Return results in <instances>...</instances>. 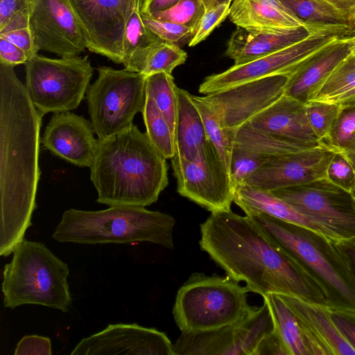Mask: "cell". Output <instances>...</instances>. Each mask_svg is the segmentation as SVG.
<instances>
[{"instance_id": "obj_1", "label": "cell", "mask_w": 355, "mask_h": 355, "mask_svg": "<svg viewBox=\"0 0 355 355\" xmlns=\"http://www.w3.org/2000/svg\"><path fill=\"white\" fill-rule=\"evenodd\" d=\"M202 250L250 292L293 295L336 309L323 282L302 262L270 239L248 216L211 213L200 224Z\"/></svg>"}, {"instance_id": "obj_2", "label": "cell", "mask_w": 355, "mask_h": 355, "mask_svg": "<svg viewBox=\"0 0 355 355\" xmlns=\"http://www.w3.org/2000/svg\"><path fill=\"white\" fill-rule=\"evenodd\" d=\"M44 115L14 67L0 63V255L24 239L36 208Z\"/></svg>"}, {"instance_id": "obj_3", "label": "cell", "mask_w": 355, "mask_h": 355, "mask_svg": "<svg viewBox=\"0 0 355 355\" xmlns=\"http://www.w3.org/2000/svg\"><path fill=\"white\" fill-rule=\"evenodd\" d=\"M89 168L96 202L109 207L149 206L168 184L166 159L134 124L98 139Z\"/></svg>"}, {"instance_id": "obj_4", "label": "cell", "mask_w": 355, "mask_h": 355, "mask_svg": "<svg viewBox=\"0 0 355 355\" xmlns=\"http://www.w3.org/2000/svg\"><path fill=\"white\" fill-rule=\"evenodd\" d=\"M175 220L171 215L145 207L117 205L100 211H65L52 236L60 243L78 244L150 242L174 248Z\"/></svg>"}, {"instance_id": "obj_5", "label": "cell", "mask_w": 355, "mask_h": 355, "mask_svg": "<svg viewBox=\"0 0 355 355\" xmlns=\"http://www.w3.org/2000/svg\"><path fill=\"white\" fill-rule=\"evenodd\" d=\"M248 216L323 282L334 297L336 310L355 318V270L341 243L264 214Z\"/></svg>"}, {"instance_id": "obj_6", "label": "cell", "mask_w": 355, "mask_h": 355, "mask_svg": "<svg viewBox=\"0 0 355 355\" xmlns=\"http://www.w3.org/2000/svg\"><path fill=\"white\" fill-rule=\"evenodd\" d=\"M12 253L3 271L4 306L36 304L67 312L72 304L67 264L36 241L24 239Z\"/></svg>"}, {"instance_id": "obj_7", "label": "cell", "mask_w": 355, "mask_h": 355, "mask_svg": "<svg viewBox=\"0 0 355 355\" xmlns=\"http://www.w3.org/2000/svg\"><path fill=\"white\" fill-rule=\"evenodd\" d=\"M230 276L194 272L179 288L173 315L182 332L216 329L234 323L254 306L248 302L246 286Z\"/></svg>"}, {"instance_id": "obj_8", "label": "cell", "mask_w": 355, "mask_h": 355, "mask_svg": "<svg viewBox=\"0 0 355 355\" xmlns=\"http://www.w3.org/2000/svg\"><path fill=\"white\" fill-rule=\"evenodd\" d=\"M25 66L26 89L43 115L76 109L94 73L88 55L51 58L36 53Z\"/></svg>"}, {"instance_id": "obj_9", "label": "cell", "mask_w": 355, "mask_h": 355, "mask_svg": "<svg viewBox=\"0 0 355 355\" xmlns=\"http://www.w3.org/2000/svg\"><path fill=\"white\" fill-rule=\"evenodd\" d=\"M86 94L91 122L103 139L130 127L145 106L146 78L142 73L101 66Z\"/></svg>"}, {"instance_id": "obj_10", "label": "cell", "mask_w": 355, "mask_h": 355, "mask_svg": "<svg viewBox=\"0 0 355 355\" xmlns=\"http://www.w3.org/2000/svg\"><path fill=\"white\" fill-rule=\"evenodd\" d=\"M349 34V27L345 24L315 29L304 39L279 51L243 64H234L223 72L206 77L198 91L207 95L271 76H289L308 56L337 38Z\"/></svg>"}, {"instance_id": "obj_11", "label": "cell", "mask_w": 355, "mask_h": 355, "mask_svg": "<svg viewBox=\"0 0 355 355\" xmlns=\"http://www.w3.org/2000/svg\"><path fill=\"white\" fill-rule=\"evenodd\" d=\"M171 160L180 195L211 213L231 210L234 189L230 173L208 139L192 160L177 156Z\"/></svg>"}, {"instance_id": "obj_12", "label": "cell", "mask_w": 355, "mask_h": 355, "mask_svg": "<svg viewBox=\"0 0 355 355\" xmlns=\"http://www.w3.org/2000/svg\"><path fill=\"white\" fill-rule=\"evenodd\" d=\"M267 302L241 320L205 331L184 333L173 344L175 355H254L261 340L275 331Z\"/></svg>"}, {"instance_id": "obj_13", "label": "cell", "mask_w": 355, "mask_h": 355, "mask_svg": "<svg viewBox=\"0 0 355 355\" xmlns=\"http://www.w3.org/2000/svg\"><path fill=\"white\" fill-rule=\"evenodd\" d=\"M272 191L341 241L355 239V196L323 178Z\"/></svg>"}, {"instance_id": "obj_14", "label": "cell", "mask_w": 355, "mask_h": 355, "mask_svg": "<svg viewBox=\"0 0 355 355\" xmlns=\"http://www.w3.org/2000/svg\"><path fill=\"white\" fill-rule=\"evenodd\" d=\"M85 34L87 49L123 62V40L130 16L144 0H69Z\"/></svg>"}, {"instance_id": "obj_15", "label": "cell", "mask_w": 355, "mask_h": 355, "mask_svg": "<svg viewBox=\"0 0 355 355\" xmlns=\"http://www.w3.org/2000/svg\"><path fill=\"white\" fill-rule=\"evenodd\" d=\"M28 25L36 51L60 58L87 49L84 32L69 0H28Z\"/></svg>"}, {"instance_id": "obj_16", "label": "cell", "mask_w": 355, "mask_h": 355, "mask_svg": "<svg viewBox=\"0 0 355 355\" xmlns=\"http://www.w3.org/2000/svg\"><path fill=\"white\" fill-rule=\"evenodd\" d=\"M288 76H271L209 94L203 98L217 113L222 126L236 133L284 94Z\"/></svg>"}, {"instance_id": "obj_17", "label": "cell", "mask_w": 355, "mask_h": 355, "mask_svg": "<svg viewBox=\"0 0 355 355\" xmlns=\"http://www.w3.org/2000/svg\"><path fill=\"white\" fill-rule=\"evenodd\" d=\"M336 151L324 144L271 157L243 182L268 191L327 178Z\"/></svg>"}, {"instance_id": "obj_18", "label": "cell", "mask_w": 355, "mask_h": 355, "mask_svg": "<svg viewBox=\"0 0 355 355\" xmlns=\"http://www.w3.org/2000/svg\"><path fill=\"white\" fill-rule=\"evenodd\" d=\"M71 354L175 355V352L165 333L137 323H116L83 338Z\"/></svg>"}, {"instance_id": "obj_19", "label": "cell", "mask_w": 355, "mask_h": 355, "mask_svg": "<svg viewBox=\"0 0 355 355\" xmlns=\"http://www.w3.org/2000/svg\"><path fill=\"white\" fill-rule=\"evenodd\" d=\"M91 121L70 112L54 113L41 143L53 155L80 167H90L98 139Z\"/></svg>"}, {"instance_id": "obj_20", "label": "cell", "mask_w": 355, "mask_h": 355, "mask_svg": "<svg viewBox=\"0 0 355 355\" xmlns=\"http://www.w3.org/2000/svg\"><path fill=\"white\" fill-rule=\"evenodd\" d=\"M311 148L313 147L256 130L245 123L236 132L232 152L229 173L234 190L271 157Z\"/></svg>"}, {"instance_id": "obj_21", "label": "cell", "mask_w": 355, "mask_h": 355, "mask_svg": "<svg viewBox=\"0 0 355 355\" xmlns=\"http://www.w3.org/2000/svg\"><path fill=\"white\" fill-rule=\"evenodd\" d=\"M298 318L309 355H355L331 318L333 309L293 295H280Z\"/></svg>"}, {"instance_id": "obj_22", "label": "cell", "mask_w": 355, "mask_h": 355, "mask_svg": "<svg viewBox=\"0 0 355 355\" xmlns=\"http://www.w3.org/2000/svg\"><path fill=\"white\" fill-rule=\"evenodd\" d=\"M348 35L337 38L305 58L288 76L284 94L305 104L315 97L336 67L351 54Z\"/></svg>"}, {"instance_id": "obj_23", "label": "cell", "mask_w": 355, "mask_h": 355, "mask_svg": "<svg viewBox=\"0 0 355 355\" xmlns=\"http://www.w3.org/2000/svg\"><path fill=\"white\" fill-rule=\"evenodd\" d=\"M248 123L256 130L310 147L324 144L309 123L305 104L285 94L254 116Z\"/></svg>"}, {"instance_id": "obj_24", "label": "cell", "mask_w": 355, "mask_h": 355, "mask_svg": "<svg viewBox=\"0 0 355 355\" xmlns=\"http://www.w3.org/2000/svg\"><path fill=\"white\" fill-rule=\"evenodd\" d=\"M319 28L322 27L304 26L284 31L269 32L238 27L227 42L225 55L234 60V65L243 64L291 46Z\"/></svg>"}, {"instance_id": "obj_25", "label": "cell", "mask_w": 355, "mask_h": 355, "mask_svg": "<svg viewBox=\"0 0 355 355\" xmlns=\"http://www.w3.org/2000/svg\"><path fill=\"white\" fill-rule=\"evenodd\" d=\"M234 202L247 216L264 214L309 229L336 242L342 243L329 229L300 212L270 191L243 182L238 184L234 190Z\"/></svg>"}, {"instance_id": "obj_26", "label": "cell", "mask_w": 355, "mask_h": 355, "mask_svg": "<svg viewBox=\"0 0 355 355\" xmlns=\"http://www.w3.org/2000/svg\"><path fill=\"white\" fill-rule=\"evenodd\" d=\"M229 18L250 31L278 32L308 26L278 0H233Z\"/></svg>"}, {"instance_id": "obj_27", "label": "cell", "mask_w": 355, "mask_h": 355, "mask_svg": "<svg viewBox=\"0 0 355 355\" xmlns=\"http://www.w3.org/2000/svg\"><path fill=\"white\" fill-rule=\"evenodd\" d=\"M178 111L174 135L175 155L192 160L207 140L200 114L191 94L178 87Z\"/></svg>"}, {"instance_id": "obj_28", "label": "cell", "mask_w": 355, "mask_h": 355, "mask_svg": "<svg viewBox=\"0 0 355 355\" xmlns=\"http://www.w3.org/2000/svg\"><path fill=\"white\" fill-rule=\"evenodd\" d=\"M187 58V53L178 45L159 40L137 51L123 66L128 71L146 76L159 72L171 74Z\"/></svg>"}, {"instance_id": "obj_29", "label": "cell", "mask_w": 355, "mask_h": 355, "mask_svg": "<svg viewBox=\"0 0 355 355\" xmlns=\"http://www.w3.org/2000/svg\"><path fill=\"white\" fill-rule=\"evenodd\" d=\"M263 299L288 355H309L298 318L289 305L279 294L270 293Z\"/></svg>"}, {"instance_id": "obj_30", "label": "cell", "mask_w": 355, "mask_h": 355, "mask_svg": "<svg viewBox=\"0 0 355 355\" xmlns=\"http://www.w3.org/2000/svg\"><path fill=\"white\" fill-rule=\"evenodd\" d=\"M191 98L200 114L207 139L216 148L229 171L236 133L231 132L222 126L217 113L203 96L191 94Z\"/></svg>"}, {"instance_id": "obj_31", "label": "cell", "mask_w": 355, "mask_h": 355, "mask_svg": "<svg viewBox=\"0 0 355 355\" xmlns=\"http://www.w3.org/2000/svg\"><path fill=\"white\" fill-rule=\"evenodd\" d=\"M177 89L178 87L171 74L159 72L146 76V95L153 99L166 120L173 136L178 111Z\"/></svg>"}, {"instance_id": "obj_32", "label": "cell", "mask_w": 355, "mask_h": 355, "mask_svg": "<svg viewBox=\"0 0 355 355\" xmlns=\"http://www.w3.org/2000/svg\"><path fill=\"white\" fill-rule=\"evenodd\" d=\"M141 113L150 142L166 159H171L175 155L174 136L166 120L148 95Z\"/></svg>"}, {"instance_id": "obj_33", "label": "cell", "mask_w": 355, "mask_h": 355, "mask_svg": "<svg viewBox=\"0 0 355 355\" xmlns=\"http://www.w3.org/2000/svg\"><path fill=\"white\" fill-rule=\"evenodd\" d=\"M278 1L308 26L348 25V21L345 17L317 1Z\"/></svg>"}, {"instance_id": "obj_34", "label": "cell", "mask_w": 355, "mask_h": 355, "mask_svg": "<svg viewBox=\"0 0 355 355\" xmlns=\"http://www.w3.org/2000/svg\"><path fill=\"white\" fill-rule=\"evenodd\" d=\"M355 87V55L352 53L332 71L312 101L332 102Z\"/></svg>"}, {"instance_id": "obj_35", "label": "cell", "mask_w": 355, "mask_h": 355, "mask_svg": "<svg viewBox=\"0 0 355 355\" xmlns=\"http://www.w3.org/2000/svg\"><path fill=\"white\" fill-rule=\"evenodd\" d=\"M142 4L132 12L127 22L123 40V62L125 64L139 49L159 39L144 25L141 17Z\"/></svg>"}, {"instance_id": "obj_36", "label": "cell", "mask_w": 355, "mask_h": 355, "mask_svg": "<svg viewBox=\"0 0 355 355\" xmlns=\"http://www.w3.org/2000/svg\"><path fill=\"white\" fill-rule=\"evenodd\" d=\"M305 109L311 128L319 140L324 144L330 135L340 110V105L333 102L310 101L305 103Z\"/></svg>"}, {"instance_id": "obj_37", "label": "cell", "mask_w": 355, "mask_h": 355, "mask_svg": "<svg viewBox=\"0 0 355 355\" xmlns=\"http://www.w3.org/2000/svg\"><path fill=\"white\" fill-rule=\"evenodd\" d=\"M205 12L206 8L202 0H180L171 8L150 16L159 20L186 26L195 34Z\"/></svg>"}, {"instance_id": "obj_38", "label": "cell", "mask_w": 355, "mask_h": 355, "mask_svg": "<svg viewBox=\"0 0 355 355\" xmlns=\"http://www.w3.org/2000/svg\"><path fill=\"white\" fill-rule=\"evenodd\" d=\"M355 141V105L340 106V110L324 145L340 152Z\"/></svg>"}, {"instance_id": "obj_39", "label": "cell", "mask_w": 355, "mask_h": 355, "mask_svg": "<svg viewBox=\"0 0 355 355\" xmlns=\"http://www.w3.org/2000/svg\"><path fill=\"white\" fill-rule=\"evenodd\" d=\"M0 37L24 50L29 58L37 53L28 25L27 8L17 13L0 28Z\"/></svg>"}, {"instance_id": "obj_40", "label": "cell", "mask_w": 355, "mask_h": 355, "mask_svg": "<svg viewBox=\"0 0 355 355\" xmlns=\"http://www.w3.org/2000/svg\"><path fill=\"white\" fill-rule=\"evenodd\" d=\"M141 17L146 28L165 42L178 46L189 44L195 35L191 28L184 25L159 20L142 13Z\"/></svg>"}, {"instance_id": "obj_41", "label": "cell", "mask_w": 355, "mask_h": 355, "mask_svg": "<svg viewBox=\"0 0 355 355\" xmlns=\"http://www.w3.org/2000/svg\"><path fill=\"white\" fill-rule=\"evenodd\" d=\"M327 179L336 186L352 192L355 184V171L340 152H336L331 160L327 170Z\"/></svg>"}, {"instance_id": "obj_42", "label": "cell", "mask_w": 355, "mask_h": 355, "mask_svg": "<svg viewBox=\"0 0 355 355\" xmlns=\"http://www.w3.org/2000/svg\"><path fill=\"white\" fill-rule=\"evenodd\" d=\"M230 5L220 4L206 10L200 20L193 37L188 44L189 46H196L205 40L229 16Z\"/></svg>"}, {"instance_id": "obj_43", "label": "cell", "mask_w": 355, "mask_h": 355, "mask_svg": "<svg viewBox=\"0 0 355 355\" xmlns=\"http://www.w3.org/2000/svg\"><path fill=\"white\" fill-rule=\"evenodd\" d=\"M15 355H51V343L48 337L25 336L18 343Z\"/></svg>"}, {"instance_id": "obj_44", "label": "cell", "mask_w": 355, "mask_h": 355, "mask_svg": "<svg viewBox=\"0 0 355 355\" xmlns=\"http://www.w3.org/2000/svg\"><path fill=\"white\" fill-rule=\"evenodd\" d=\"M28 55L21 49L0 37V63L15 67L26 64Z\"/></svg>"}, {"instance_id": "obj_45", "label": "cell", "mask_w": 355, "mask_h": 355, "mask_svg": "<svg viewBox=\"0 0 355 355\" xmlns=\"http://www.w3.org/2000/svg\"><path fill=\"white\" fill-rule=\"evenodd\" d=\"M288 355L278 333L275 331L259 343L254 355Z\"/></svg>"}, {"instance_id": "obj_46", "label": "cell", "mask_w": 355, "mask_h": 355, "mask_svg": "<svg viewBox=\"0 0 355 355\" xmlns=\"http://www.w3.org/2000/svg\"><path fill=\"white\" fill-rule=\"evenodd\" d=\"M331 318L342 335L355 349V318L334 309Z\"/></svg>"}, {"instance_id": "obj_47", "label": "cell", "mask_w": 355, "mask_h": 355, "mask_svg": "<svg viewBox=\"0 0 355 355\" xmlns=\"http://www.w3.org/2000/svg\"><path fill=\"white\" fill-rule=\"evenodd\" d=\"M28 0H0V28L19 12L27 8Z\"/></svg>"}, {"instance_id": "obj_48", "label": "cell", "mask_w": 355, "mask_h": 355, "mask_svg": "<svg viewBox=\"0 0 355 355\" xmlns=\"http://www.w3.org/2000/svg\"><path fill=\"white\" fill-rule=\"evenodd\" d=\"M180 0H144L141 12L152 15L164 11L175 6Z\"/></svg>"}, {"instance_id": "obj_49", "label": "cell", "mask_w": 355, "mask_h": 355, "mask_svg": "<svg viewBox=\"0 0 355 355\" xmlns=\"http://www.w3.org/2000/svg\"><path fill=\"white\" fill-rule=\"evenodd\" d=\"M337 11L347 19L350 10L355 5V0H315Z\"/></svg>"}, {"instance_id": "obj_50", "label": "cell", "mask_w": 355, "mask_h": 355, "mask_svg": "<svg viewBox=\"0 0 355 355\" xmlns=\"http://www.w3.org/2000/svg\"><path fill=\"white\" fill-rule=\"evenodd\" d=\"M340 106L355 105V87L345 92L332 101Z\"/></svg>"}, {"instance_id": "obj_51", "label": "cell", "mask_w": 355, "mask_h": 355, "mask_svg": "<svg viewBox=\"0 0 355 355\" xmlns=\"http://www.w3.org/2000/svg\"><path fill=\"white\" fill-rule=\"evenodd\" d=\"M343 248L350 257L355 270V239L341 243Z\"/></svg>"}, {"instance_id": "obj_52", "label": "cell", "mask_w": 355, "mask_h": 355, "mask_svg": "<svg viewBox=\"0 0 355 355\" xmlns=\"http://www.w3.org/2000/svg\"><path fill=\"white\" fill-rule=\"evenodd\" d=\"M340 153L347 158L355 171V141Z\"/></svg>"}, {"instance_id": "obj_53", "label": "cell", "mask_w": 355, "mask_h": 355, "mask_svg": "<svg viewBox=\"0 0 355 355\" xmlns=\"http://www.w3.org/2000/svg\"><path fill=\"white\" fill-rule=\"evenodd\" d=\"M204 6L206 8V10H208L216 6L224 4V3H230L232 2L233 0H202Z\"/></svg>"}, {"instance_id": "obj_54", "label": "cell", "mask_w": 355, "mask_h": 355, "mask_svg": "<svg viewBox=\"0 0 355 355\" xmlns=\"http://www.w3.org/2000/svg\"><path fill=\"white\" fill-rule=\"evenodd\" d=\"M348 25L349 26V35L355 33V5L352 7L349 12Z\"/></svg>"}, {"instance_id": "obj_55", "label": "cell", "mask_w": 355, "mask_h": 355, "mask_svg": "<svg viewBox=\"0 0 355 355\" xmlns=\"http://www.w3.org/2000/svg\"><path fill=\"white\" fill-rule=\"evenodd\" d=\"M348 38L352 44L351 53L355 55V33L348 35Z\"/></svg>"}, {"instance_id": "obj_56", "label": "cell", "mask_w": 355, "mask_h": 355, "mask_svg": "<svg viewBox=\"0 0 355 355\" xmlns=\"http://www.w3.org/2000/svg\"><path fill=\"white\" fill-rule=\"evenodd\" d=\"M352 193H353V195L355 196V184H354V187L352 191Z\"/></svg>"}]
</instances>
